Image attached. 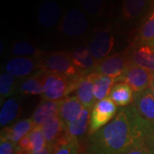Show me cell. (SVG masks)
I'll list each match as a JSON object with an SVG mask.
<instances>
[{"label":"cell","instance_id":"cell-31","mask_svg":"<svg viewBox=\"0 0 154 154\" xmlns=\"http://www.w3.org/2000/svg\"><path fill=\"white\" fill-rule=\"evenodd\" d=\"M81 4L86 12L92 16H99L104 9V0H81Z\"/></svg>","mask_w":154,"mask_h":154},{"label":"cell","instance_id":"cell-37","mask_svg":"<svg viewBox=\"0 0 154 154\" xmlns=\"http://www.w3.org/2000/svg\"><path fill=\"white\" fill-rule=\"evenodd\" d=\"M53 154H54V153H53Z\"/></svg>","mask_w":154,"mask_h":154},{"label":"cell","instance_id":"cell-11","mask_svg":"<svg viewBox=\"0 0 154 154\" xmlns=\"http://www.w3.org/2000/svg\"><path fill=\"white\" fill-rule=\"evenodd\" d=\"M84 106L76 96H69L59 101L58 116L66 130L67 126L76 120Z\"/></svg>","mask_w":154,"mask_h":154},{"label":"cell","instance_id":"cell-1","mask_svg":"<svg viewBox=\"0 0 154 154\" xmlns=\"http://www.w3.org/2000/svg\"><path fill=\"white\" fill-rule=\"evenodd\" d=\"M144 136L154 137V134L132 103L118 110L107 125L88 135L81 150L85 154H123Z\"/></svg>","mask_w":154,"mask_h":154},{"label":"cell","instance_id":"cell-29","mask_svg":"<svg viewBox=\"0 0 154 154\" xmlns=\"http://www.w3.org/2000/svg\"><path fill=\"white\" fill-rule=\"evenodd\" d=\"M28 135L31 143V153L39 152L47 146L46 140L41 130V127L35 126Z\"/></svg>","mask_w":154,"mask_h":154},{"label":"cell","instance_id":"cell-19","mask_svg":"<svg viewBox=\"0 0 154 154\" xmlns=\"http://www.w3.org/2000/svg\"><path fill=\"white\" fill-rule=\"evenodd\" d=\"M41 130L46 140V143L50 146H55L65 136V128L58 115L55 116L41 126Z\"/></svg>","mask_w":154,"mask_h":154},{"label":"cell","instance_id":"cell-33","mask_svg":"<svg viewBox=\"0 0 154 154\" xmlns=\"http://www.w3.org/2000/svg\"><path fill=\"white\" fill-rule=\"evenodd\" d=\"M18 146H20L21 148L27 151V152H29L31 153V143H30V140H29V137L28 135H26L25 137H23L17 143Z\"/></svg>","mask_w":154,"mask_h":154},{"label":"cell","instance_id":"cell-18","mask_svg":"<svg viewBox=\"0 0 154 154\" xmlns=\"http://www.w3.org/2000/svg\"><path fill=\"white\" fill-rule=\"evenodd\" d=\"M74 64L83 75L94 72L98 61L91 54L90 51L86 47H79L71 53Z\"/></svg>","mask_w":154,"mask_h":154},{"label":"cell","instance_id":"cell-25","mask_svg":"<svg viewBox=\"0 0 154 154\" xmlns=\"http://www.w3.org/2000/svg\"><path fill=\"white\" fill-rule=\"evenodd\" d=\"M136 45H149L154 46V11L141 26L138 33Z\"/></svg>","mask_w":154,"mask_h":154},{"label":"cell","instance_id":"cell-9","mask_svg":"<svg viewBox=\"0 0 154 154\" xmlns=\"http://www.w3.org/2000/svg\"><path fill=\"white\" fill-rule=\"evenodd\" d=\"M126 55L129 63L143 68L154 74V46L135 45Z\"/></svg>","mask_w":154,"mask_h":154},{"label":"cell","instance_id":"cell-2","mask_svg":"<svg viewBox=\"0 0 154 154\" xmlns=\"http://www.w3.org/2000/svg\"><path fill=\"white\" fill-rule=\"evenodd\" d=\"M39 70L68 78H79L83 75L74 64L71 54L64 51L45 53L38 58Z\"/></svg>","mask_w":154,"mask_h":154},{"label":"cell","instance_id":"cell-27","mask_svg":"<svg viewBox=\"0 0 154 154\" xmlns=\"http://www.w3.org/2000/svg\"><path fill=\"white\" fill-rule=\"evenodd\" d=\"M123 154H154V137L144 136L138 139Z\"/></svg>","mask_w":154,"mask_h":154},{"label":"cell","instance_id":"cell-28","mask_svg":"<svg viewBox=\"0 0 154 154\" xmlns=\"http://www.w3.org/2000/svg\"><path fill=\"white\" fill-rule=\"evenodd\" d=\"M81 143L65 136L55 146L54 154H80Z\"/></svg>","mask_w":154,"mask_h":154},{"label":"cell","instance_id":"cell-26","mask_svg":"<svg viewBox=\"0 0 154 154\" xmlns=\"http://www.w3.org/2000/svg\"><path fill=\"white\" fill-rule=\"evenodd\" d=\"M11 51L15 55L23 57L39 58L45 54L28 41H16L11 46Z\"/></svg>","mask_w":154,"mask_h":154},{"label":"cell","instance_id":"cell-7","mask_svg":"<svg viewBox=\"0 0 154 154\" xmlns=\"http://www.w3.org/2000/svg\"><path fill=\"white\" fill-rule=\"evenodd\" d=\"M133 105L154 134V97L150 88L134 94Z\"/></svg>","mask_w":154,"mask_h":154},{"label":"cell","instance_id":"cell-36","mask_svg":"<svg viewBox=\"0 0 154 154\" xmlns=\"http://www.w3.org/2000/svg\"><path fill=\"white\" fill-rule=\"evenodd\" d=\"M80 154H85V153H84V152H83L82 151V150H81V152H80Z\"/></svg>","mask_w":154,"mask_h":154},{"label":"cell","instance_id":"cell-12","mask_svg":"<svg viewBox=\"0 0 154 154\" xmlns=\"http://www.w3.org/2000/svg\"><path fill=\"white\" fill-rule=\"evenodd\" d=\"M94 72L82 75L78 79L77 82L76 97L81 101L84 107L92 110L96 104V99L94 97Z\"/></svg>","mask_w":154,"mask_h":154},{"label":"cell","instance_id":"cell-4","mask_svg":"<svg viewBox=\"0 0 154 154\" xmlns=\"http://www.w3.org/2000/svg\"><path fill=\"white\" fill-rule=\"evenodd\" d=\"M116 114L117 107L109 97L96 102L91 110L88 135L93 134L107 125Z\"/></svg>","mask_w":154,"mask_h":154},{"label":"cell","instance_id":"cell-23","mask_svg":"<svg viewBox=\"0 0 154 154\" xmlns=\"http://www.w3.org/2000/svg\"><path fill=\"white\" fill-rule=\"evenodd\" d=\"M148 0H124L122 18L124 21H134L140 17L146 8Z\"/></svg>","mask_w":154,"mask_h":154},{"label":"cell","instance_id":"cell-17","mask_svg":"<svg viewBox=\"0 0 154 154\" xmlns=\"http://www.w3.org/2000/svg\"><path fill=\"white\" fill-rule=\"evenodd\" d=\"M34 127V123L31 118L21 120L12 126L7 127L2 129L1 138L9 140L15 144H17L22 138L28 135Z\"/></svg>","mask_w":154,"mask_h":154},{"label":"cell","instance_id":"cell-21","mask_svg":"<svg viewBox=\"0 0 154 154\" xmlns=\"http://www.w3.org/2000/svg\"><path fill=\"white\" fill-rule=\"evenodd\" d=\"M46 76L47 72L38 70L33 76L23 82L20 88V92L28 95H42L45 91Z\"/></svg>","mask_w":154,"mask_h":154},{"label":"cell","instance_id":"cell-35","mask_svg":"<svg viewBox=\"0 0 154 154\" xmlns=\"http://www.w3.org/2000/svg\"><path fill=\"white\" fill-rule=\"evenodd\" d=\"M151 74H152V77H151V83H150V90L154 97V74L153 73H151Z\"/></svg>","mask_w":154,"mask_h":154},{"label":"cell","instance_id":"cell-24","mask_svg":"<svg viewBox=\"0 0 154 154\" xmlns=\"http://www.w3.org/2000/svg\"><path fill=\"white\" fill-rule=\"evenodd\" d=\"M21 105L17 99H10L5 102L0 111V125L6 126L19 116Z\"/></svg>","mask_w":154,"mask_h":154},{"label":"cell","instance_id":"cell-15","mask_svg":"<svg viewBox=\"0 0 154 154\" xmlns=\"http://www.w3.org/2000/svg\"><path fill=\"white\" fill-rule=\"evenodd\" d=\"M90 110V109L84 107L82 113L77 117L76 120L72 122L70 124L67 126L65 134L68 139L80 142L81 139L84 137V135L88 131V128L89 129L91 116Z\"/></svg>","mask_w":154,"mask_h":154},{"label":"cell","instance_id":"cell-22","mask_svg":"<svg viewBox=\"0 0 154 154\" xmlns=\"http://www.w3.org/2000/svg\"><path fill=\"white\" fill-rule=\"evenodd\" d=\"M116 83V79L94 72V92L96 101L105 99L110 95V90Z\"/></svg>","mask_w":154,"mask_h":154},{"label":"cell","instance_id":"cell-32","mask_svg":"<svg viewBox=\"0 0 154 154\" xmlns=\"http://www.w3.org/2000/svg\"><path fill=\"white\" fill-rule=\"evenodd\" d=\"M17 146V144L12 142L11 140L1 138L0 154H15Z\"/></svg>","mask_w":154,"mask_h":154},{"label":"cell","instance_id":"cell-13","mask_svg":"<svg viewBox=\"0 0 154 154\" xmlns=\"http://www.w3.org/2000/svg\"><path fill=\"white\" fill-rule=\"evenodd\" d=\"M5 69L15 77H24L31 75L38 69V58L18 57L8 61Z\"/></svg>","mask_w":154,"mask_h":154},{"label":"cell","instance_id":"cell-3","mask_svg":"<svg viewBox=\"0 0 154 154\" xmlns=\"http://www.w3.org/2000/svg\"><path fill=\"white\" fill-rule=\"evenodd\" d=\"M79 78L71 79L47 72L45 91L41 95L42 99L60 101L69 97L73 91H75Z\"/></svg>","mask_w":154,"mask_h":154},{"label":"cell","instance_id":"cell-16","mask_svg":"<svg viewBox=\"0 0 154 154\" xmlns=\"http://www.w3.org/2000/svg\"><path fill=\"white\" fill-rule=\"evenodd\" d=\"M59 101H51L42 99L32 115L34 126L41 127L55 116L58 115Z\"/></svg>","mask_w":154,"mask_h":154},{"label":"cell","instance_id":"cell-5","mask_svg":"<svg viewBox=\"0 0 154 154\" xmlns=\"http://www.w3.org/2000/svg\"><path fill=\"white\" fill-rule=\"evenodd\" d=\"M151 77V72L128 63L122 75L119 78L116 79V82H123L128 83L134 93H138L150 88Z\"/></svg>","mask_w":154,"mask_h":154},{"label":"cell","instance_id":"cell-30","mask_svg":"<svg viewBox=\"0 0 154 154\" xmlns=\"http://www.w3.org/2000/svg\"><path fill=\"white\" fill-rule=\"evenodd\" d=\"M15 90V76L10 73L1 74L0 76V96L1 101L14 94Z\"/></svg>","mask_w":154,"mask_h":154},{"label":"cell","instance_id":"cell-6","mask_svg":"<svg viewBox=\"0 0 154 154\" xmlns=\"http://www.w3.org/2000/svg\"><path fill=\"white\" fill-rule=\"evenodd\" d=\"M88 21L82 11L73 9L64 15L60 24L63 33L69 37H78L88 30Z\"/></svg>","mask_w":154,"mask_h":154},{"label":"cell","instance_id":"cell-10","mask_svg":"<svg viewBox=\"0 0 154 154\" xmlns=\"http://www.w3.org/2000/svg\"><path fill=\"white\" fill-rule=\"evenodd\" d=\"M115 44V38L109 30H101L96 33L90 42L88 49L96 60L100 61L111 52Z\"/></svg>","mask_w":154,"mask_h":154},{"label":"cell","instance_id":"cell-14","mask_svg":"<svg viewBox=\"0 0 154 154\" xmlns=\"http://www.w3.org/2000/svg\"><path fill=\"white\" fill-rule=\"evenodd\" d=\"M60 16V5L53 0H47L39 6L37 18L41 27L49 28L55 25Z\"/></svg>","mask_w":154,"mask_h":154},{"label":"cell","instance_id":"cell-20","mask_svg":"<svg viewBox=\"0 0 154 154\" xmlns=\"http://www.w3.org/2000/svg\"><path fill=\"white\" fill-rule=\"evenodd\" d=\"M132 88L126 82H116L110 90V98L116 106L127 107L134 101V93Z\"/></svg>","mask_w":154,"mask_h":154},{"label":"cell","instance_id":"cell-34","mask_svg":"<svg viewBox=\"0 0 154 154\" xmlns=\"http://www.w3.org/2000/svg\"><path fill=\"white\" fill-rule=\"evenodd\" d=\"M54 150H55V146L47 145V146L45 147L44 150H42L41 152H35V153H31V154H53L54 153Z\"/></svg>","mask_w":154,"mask_h":154},{"label":"cell","instance_id":"cell-8","mask_svg":"<svg viewBox=\"0 0 154 154\" xmlns=\"http://www.w3.org/2000/svg\"><path fill=\"white\" fill-rule=\"evenodd\" d=\"M128 63V61L126 54L117 53L99 61L94 72L117 79L122 75Z\"/></svg>","mask_w":154,"mask_h":154}]
</instances>
